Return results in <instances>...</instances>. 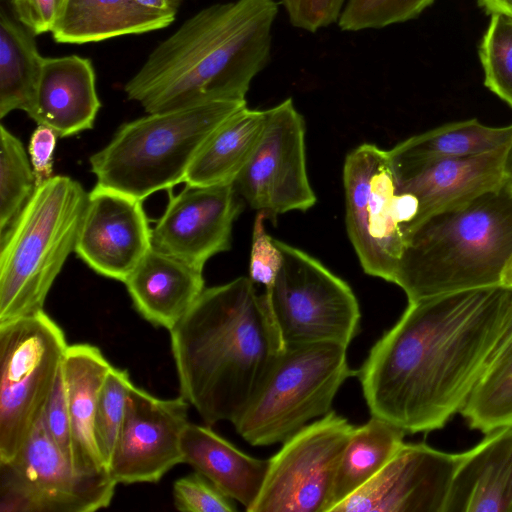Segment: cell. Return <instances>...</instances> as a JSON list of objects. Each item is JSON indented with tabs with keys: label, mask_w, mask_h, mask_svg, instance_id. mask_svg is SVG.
<instances>
[{
	"label": "cell",
	"mask_w": 512,
	"mask_h": 512,
	"mask_svg": "<svg viewBox=\"0 0 512 512\" xmlns=\"http://www.w3.org/2000/svg\"><path fill=\"white\" fill-rule=\"evenodd\" d=\"M510 296L498 285L408 302L356 371L371 416L407 434L442 429L480 379Z\"/></svg>",
	"instance_id": "obj_1"
},
{
	"label": "cell",
	"mask_w": 512,
	"mask_h": 512,
	"mask_svg": "<svg viewBox=\"0 0 512 512\" xmlns=\"http://www.w3.org/2000/svg\"><path fill=\"white\" fill-rule=\"evenodd\" d=\"M169 331L180 396L208 425L238 420L284 348L248 277L205 288Z\"/></svg>",
	"instance_id": "obj_2"
},
{
	"label": "cell",
	"mask_w": 512,
	"mask_h": 512,
	"mask_svg": "<svg viewBox=\"0 0 512 512\" xmlns=\"http://www.w3.org/2000/svg\"><path fill=\"white\" fill-rule=\"evenodd\" d=\"M275 0H236L203 8L149 54L124 86L147 113L216 101H245L269 62Z\"/></svg>",
	"instance_id": "obj_3"
},
{
	"label": "cell",
	"mask_w": 512,
	"mask_h": 512,
	"mask_svg": "<svg viewBox=\"0 0 512 512\" xmlns=\"http://www.w3.org/2000/svg\"><path fill=\"white\" fill-rule=\"evenodd\" d=\"M511 256L512 187L506 183L412 230L392 283L408 302L498 286Z\"/></svg>",
	"instance_id": "obj_4"
},
{
	"label": "cell",
	"mask_w": 512,
	"mask_h": 512,
	"mask_svg": "<svg viewBox=\"0 0 512 512\" xmlns=\"http://www.w3.org/2000/svg\"><path fill=\"white\" fill-rule=\"evenodd\" d=\"M82 185L63 175L36 187L0 238V324L43 310L77 236L87 204Z\"/></svg>",
	"instance_id": "obj_5"
},
{
	"label": "cell",
	"mask_w": 512,
	"mask_h": 512,
	"mask_svg": "<svg viewBox=\"0 0 512 512\" xmlns=\"http://www.w3.org/2000/svg\"><path fill=\"white\" fill-rule=\"evenodd\" d=\"M245 101H216L148 113L123 124L90 157L97 184L143 201L185 181L196 154Z\"/></svg>",
	"instance_id": "obj_6"
},
{
	"label": "cell",
	"mask_w": 512,
	"mask_h": 512,
	"mask_svg": "<svg viewBox=\"0 0 512 512\" xmlns=\"http://www.w3.org/2000/svg\"><path fill=\"white\" fill-rule=\"evenodd\" d=\"M347 349L333 342L285 345L233 424L236 432L253 446L283 443L329 413L340 387L356 374Z\"/></svg>",
	"instance_id": "obj_7"
},
{
	"label": "cell",
	"mask_w": 512,
	"mask_h": 512,
	"mask_svg": "<svg viewBox=\"0 0 512 512\" xmlns=\"http://www.w3.org/2000/svg\"><path fill=\"white\" fill-rule=\"evenodd\" d=\"M67 347L44 310L0 324V463L14 458L40 419Z\"/></svg>",
	"instance_id": "obj_8"
},
{
	"label": "cell",
	"mask_w": 512,
	"mask_h": 512,
	"mask_svg": "<svg viewBox=\"0 0 512 512\" xmlns=\"http://www.w3.org/2000/svg\"><path fill=\"white\" fill-rule=\"evenodd\" d=\"M281 263L265 292L285 345L333 342L349 346L360 329L351 287L317 259L274 239Z\"/></svg>",
	"instance_id": "obj_9"
},
{
	"label": "cell",
	"mask_w": 512,
	"mask_h": 512,
	"mask_svg": "<svg viewBox=\"0 0 512 512\" xmlns=\"http://www.w3.org/2000/svg\"><path fill=\"white\" fill-rule=\"evenodd\" d=\"M117 484L108 470H77L41 415L14 458L0 463V512H93L111 503Z\"/></svg>",
	"instance_id": "obj_10"
},
{
	"label": "cell",
	"mask_w": 512,
	"mask_h": 512,
	"mask_svg": "<svg viewBox=\"0 0 512 512\" xmlns=\"http://www.w3.org/2000/svg\"><path fill=\"white\" fill-rule=\"evenodd\" d=\"M343 184L347 233L359 262L366 274L392 283L405 237L388 151L367 143L354 148Z\"/></svg>",
	"instance_id": "obj_11"
},
{
	"label": "cell",
	"mask_w": 512,
	"mask_h": 512,
	"mask_svg": "<svg viewBox=\"0 0 512 512\" xmlns=\"http://www.w3.org/2000/svg\"><path fill=\"white\" fill-rule=\"evenodd\" d=\"M354 428L331 410L285 440L269 459L264 484L248 512H328L339 462Z\"/></svg>",
	"instance_id": "obj_12"
},
{
	"label": "cell",
	"mask_w": 512,
	"mask_h": 512,
	"mask_svg": "<svg viewBox=\"0 0 512 512\" xmlns=\"http://www.w3.org/2000/svg\"><path fill=\"white\" fill-rule=\"evenodd\" d=\"M234 185L273 224L281 214L316 203L306 169L305 122L291 98L269 109L262 136Z\"/></svg>",
	"instance_id": "obj_13"
},
{
	"label": "cell",
	"mask_w": 512,
	"mask_h": 512,
	"mask_svg": "<svg viewBox=\"0 0 512 512\" xmlns=\"http://www.w3.org/2000/svg\"><path fill=\"white\" fill-rule=\"evenodd\" d=\"M189 403L161 399L135 386L126 399L124 419L108 471L117 483H156L183 463L182 436Z\"/></svg>",
	"instance_id": "obj_14"
},
{
	"label": "cell",
	"mask_w": 512,
	"mask_h": 512,
	"mask_svg": "<svg viewBox=\"0 0 512 512\" xmlns=\"http://www.w3.org/2000/svg\"><path fill=\"white\" fill-rule=\"evenodd\" d=\"M459 453L403 443L363 487L331 512H444Z\"/></svg>",
	"instance_id": "obj_15"
},
{
	"label": "cell",
	"mask_w": 512,
	"mask_h": 512,
	"mask_svg": "<svg viewBox=\"0 0 512 512\" xmlns=\"http://www.w3.org/2000/svg\"><path fill=\"white\" fill-rule=\"evenodd\" d=\"M243 209L234 183L186 187L169 202L152 229V248L204 267L212 256L231 247L233 223Z\"/></svg>",
	"instance_id": "obj_16"
},
{
	"label": "cell",
	"mask_w": 512,
	"mask_h": 512,
	"mask_svg": "<svg viewBox=\"0 0 512 512\" xmlns=\"http://www.w3.org/2000/svg\"><path fill=\"white\" fill-rule=\"evenodd\" d=\"M142 201L101 185L88 193L75 253L94 272L125 282L152 248Z\"/></svg>",
	"instance_id": "obj_17"
},
{
	"label": "cell",
	"mask_w": 512,
	"mask_h": 512,
	"mask_svg": "<svg viewBox=\"0 0 512 512\" xmlns=\"http://www.w3.org/2000/svg\"><path fill=\"white\" fill-rule=\"evenodd\" d=\"M509 144L479 155L441 161L398 179L397 191L411 195L417 204L416 216L406 229L405 238L426 220L465 208L503 188L507 183L505 161Z\"/></svg>",
	"instance_id": "obj_18"
},
{
	"label": "cell",
	"mask_w": 512,
	"mask_h": 512,
	"mask_svg": "<svg viewBox=\"0 0 512 512\" xmlns=\"http://www.w3.org/2000/svg\"><path fill=\"white\" fill-rule=\"evenodd\" d=\"M101 103L90 59L78 55L44 57L28 115L59 137L94 126Z\"/></svg>",
	"instance_id": "obj_19"
},
{
	"label": "cell",
	"mask_w": 512,
	"mask_h": 512,
	"mask_svg": "<svg viewBox=\"0 0 512 512\" xmlns=\"http://www.w3.org/2000/svg\"><path fill=\"white\" fill-rule=\"evenodd\" d=\"M444 512H512V424L459 453Z\"/></svg>",
	"instance_id": "obj_20"
},
{
	"label": "cell",
	"mask_w": 512,
	"mask_h": 512,
	"mask_svg": "<svg viewBox=\"0 0 512 512\" xmlns=\"http://www.w3.org/2000/svg\"><path fill=\"white\" fill-rule=\"evenodd\" d=\"M138 313L170 330L204 287L203 269L151 248L124 282Z\"/></svg>",
	"instance_id": "obj_21"
},
{
	"label": "cell",
	"mask_w": 512,
	"mask_h": 512,
	"mask_svg": "<svg viewBox=\"0 0 512 512\" xmlns=\"http://www.w3.org/2000/svg\"><path fill=\"white\" fill-rule=\"evenodd\" d=\"M112 364L91 344L68 345L62 368L71 421L72 464L86 473L108 470L94 437L99 393Z\"/></svg>",
	"instance_id": "obj_22"
},
{
	"label": "cell",
	"mask_w": 512,
	"mask_h": 512,
	"mask_svg": "<svg viewBox=\"0 0 512 512\" xmlns=\"http://www.w3.org/2000/svg\"><path fill=\"white\" fill-rule=\"evenodd\" d=\"M181 444L183 463L249 511L264 484L269 459L251 457L211 428L193 423L186 426Z\"/></svg>",
	"instance_id": "obj_23"
},
{
	"label": "cell",
	"mask_w": 512,
	"mask_h": 512,
	"mask_svg": "<svg viewBox=\"0 0 512 512\" xmlns=\"http://www.w3.org/2000/svg\"><path fill=\"white\" fill-rule=\"evenodd\" d=\"M511 141L512 124L493 127L472 118L446 123L414 135L388 153L398 180L432 164L479 155Z\"/></svg>",
	"instance_id": "obj_24"
},
{
	"label": "cell",
	"mask_w": 512,
	"mask_h": 512,
	"mask_svg": "<svg viewBox=\"0 0 512 512\" xmlns=\"http://www.w3.org/2000/svg\"><path fill=\"white\" fill-rule=\"evenodd\" d=\"M174 19L133 0H66L51 34L57 43L83 44L155 31Z\"/></svg>",
	"instance_id": "obj_25"
},
{
	"label": "cell",
	"mask_w": 512,
	"mask_h": 512,
	"mask_svg": "<svg viewBox=\"0 0 512 512\" xmlns=\"http://www.w3.org/2000/svg\"><path fill=\"white\" fill-rule=\"evenodd\" d=\"M267 110L247 106L225 120L193 159L185 183L213 186L234 183L251 158L265 129Z\"/></svg>",
	"instance_id": "obj_26"
},
{
	"label": "cell",
	"mask_w": 512,
	"mask_h": 512,
	"mask_svg": "<svg viewBox=\"0 0 512 512\" xmlns=\"http://www.w3.org/2000/svg\"><path fill=\"white\" fill-rule=\"evenodd\" d=\"M406 434L376 416L355 426L339 462L328 512L368 483L401 447Z\"/></svg>",
	"instance_id": "obj_27"
},
{
	"label": "cell",
	"mask_w": 512,
	"mask_h": 512,
	"mask_svg": "<svg viewBox=\"0 0 512 512\" xmlns=\"http://www.w3.org/2000/svg\"><path fill=\"white\" fill-rule=\"evenodd\" d=\"M44 57L35 35L12 17L0 11V117L13 110H30Z\"/></svg>",
	"instance_id": "obj_28"
},
{
	"label": "cell",
	"mask_w": 512,
	"mask_h": 512,
	"mask_svg": "<svg viewBox=\"0 0 512 512\" xmlns=\"http://www.w3.org/2000/svg\"><path fill=\"white\" fill-rule=\"evenodd\" d=\"M460 414L484 434L512 424V349L480 377Z\"/></svg>",
	"instance_id": "obj_29"
},
{
	"label": "cell",
	"mask_w": 512,
	"mask_h": 512,
	"mask_svg": "<svg viewBox=\"0 0 512 512\" xmlns=\"http://www.w3.org/2000/svg\"><path fill=\"white\" fill-rule=\"evenodd\" d=\"M0 238L4 237L36 190L30 158L14 134L0 127Z\"/></svg>",
	"instance_id": "obj_30"
},
{
	"label": "cell",
	"mask_w": 512,
	"mask_h": 512,
	"mask_svg": "<svg viewBox=\"0 0 512 512\" xmlns=\"http://www.w3.org/2000/svg\"><path fill=\"white\" fill-rule=\"evenodd\" d=\"M484 85L512 108V18L492 15L479 46Z\"/></svg>",
	"instance_id": "obj_31"
},
{
	"label": "cell",
	"mask_w": 512,
	"mask_h": 512,
	"mask_svg": "<svg viewBox=\"0 0 512 512\" xmlns=\"http://www.w3.org/2000/svg\"><path fill=\"white\" fill-rule=\"evenodd\" d=\"M132 385L127 370L112 366L99 393L94 419V437L107 469L118 441L126 399Z\"/></svg>",
	"instance_id": "obj_32"
},
{
	"label": "cell",
	"mask_w": 512,
	"mask_h": 512,
	"mask_svg": "<svg viewBox=\"0 0 512 512\" xmlns=\"http://www.w3.org/2000/svg\"><path fill=\"white\" fill-rule=\"evenodd\" d=\"M434 0H348L338 25L343 31L380 29L418 17Z\"/></svg>",
	"instance_id": "obj_33"
},
{
	"label": "cell",
	"mask_w": 512,
	"mask_h": 512,
	"mask_svg": "<svg viewBox=\"0 0 512 512\" xmlns=\"http://www.w3.org/2000/svg\"><path fill=\"white\" fill-rule=\"evenodd\" d=\"M175 507L187 512H234L237 510L231 498L214 484L196 472L174 482Z\"/></svg>",
	"instance_id": "obj_34"
},
{
	"label": "cell",
	"mask_w": 512,
	"mask_h": 512,
	"mask_svg": "<svg viewBox=\"0 0 512 512\" xmlns=\"http://www.w3.org/2000/svg\"><path fill=\"white\" fill-rule=\"evenodd\" d=\"M266 219L263 212H257L252 231L249 278L254 283L263 284L265 292H268L279 269L281 253L274 238L265 231L264 221Z\"/></svg>",
	"instance_id": "obj_35"
},
{
	"label": "cell",
	"mask_w": 512,
	"mask_h": 512,
	"mask_svg": "<svg viewBox=\"0 0 512 512\" xmlns=\"http://www.w3.org/2000/svg\"><path fill=\"white\" fill-rule=\"evenodd\" d=\"M46 430L62 453L72 462L71 421L62 365L42 412Z\"/></svg>",
	"instance_id": "obj_36"
},
{
	"label": "cell",
	"mask_w": 512,
	"mask_h": 512,
	"mask_svg": "<svg viewBox=\"0 0 512 512\" xmlns=\"http://www.w3.org/2000/svg\"><path fill=\"white\" fill-rule=\"evenodd\" d=\"M346 0H282L290 23L309 32L337 21Z\"/></svg>",
	"instance_id": "obj_37"
},
{
	"label": "cell",
	"mask_w": 512,
	"mask_h": 512,
	"mask_svg": "<svg viewBox=\"0 0 512 512\" xmlns=\"http://www.w3.org/2000/svg\"><path fill=\"white\" fill-rule=\"evenodd\" d=\"M66 0H11L15 18L35 36L52 32Z\"/></svg>",
	"instance_id": "obj_38"
},
{
	"label": "cell",
	"mask_w": 512,
	"mask_h": 512,
	"mask_svg": "<svg viewBox=\"0 0 512 512\" xmlns=\"http://www.w3.org/2000/svg\"><path fill=\"white\" fill-rule=\"evenodd\" d=\"M57 137L59 136L54 130L44 125H38L30 137L28 153L37 186L53 177V156Z\"/></svg>",
	"instance_id": "obj_39"
},
{
	"label": "cell",
	"mask_w": 512,
	"mask_h": 512,
	"mask_svg": "<svg viewBox=\"0 0 512 512\" xmlns=\"http://www.w3.org/2000/svg\"><path fill=\"white\" fill-rule=\"evenodd\" d=\"M477 3L486 14H501L512 18V0H477Z\"/></svg>",
	"instance_id": "obj_40"
},
{
	"label": "cell",
	"mask_w": 512,
	"mask_h": 512,
	"mask_svg": "<svg viewBox=\"0 0 512 512\" xmlns=\"http://www.w3.org/2000/svg\"><path fill=\"white\" fill-rule=\"evenodd\" d=\"M138 5L176 16L182 0H133Z\"/></svg>",
	"instance_id": "obj_41"
},
{
	"label": "cell",
	"mask_w": 512,
	"mask_h": 512,
	"mask_svg": "<svg viewBox=\"0 0 512 512\" xmlns=\"http://www.w3.org/2000/svg\"><path fill=\"white\" fill-rule=\"evenodd\" d=\"M505 174H506L507 184H509L512 187V141L508 146V151H507V155H506Z\"/></svg>",
	"instance_id": "obj_42"
},
{
	"label": "cell",
	"mask_w": 512,
	"mask_h": 512,
	"mask_svg": "<svg viewBox=\"0 0 512 512\" xmlns=\"http://www.w3.org/2000/svg\"><path fill=\"white\" fill-rule=\"evenodd\" d=\"M501 285L506 288H512V256L504 270Z\"/></svg>",
	"instance_id": "obj_43"
}]
</instances>
